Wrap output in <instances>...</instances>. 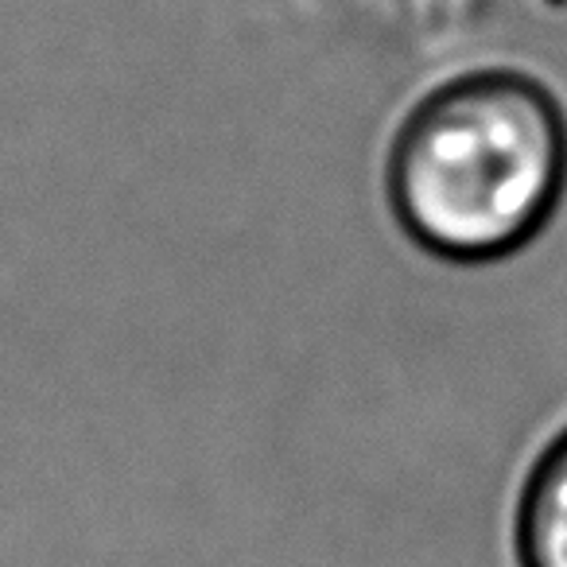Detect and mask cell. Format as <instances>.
I'll use <instances>...</instances> for the list:
<instances>
[{"label":"cell","instance_id":"7a4b0ae2","mask_svg":"<svg viewBox=\"0 0 567 567\" xmlns=\"http://www.w3.org/2000/svg\"><path fill=\"white\" fill-rule=\"evenodd\" d=\"M520 567H567V424L536 451L513 505Z\"/></svg>","mask_w":567,"mask_h":567},{"label":"cell","instance_id":"6da1fadb","mask_svg":"<svg viewBox=\"0 0 567 567\" xmlns=\"http://www.w3.org/2000/svg\"><path fill=\"white\" fill-rule=\"evenodd\" d=\"M567 198V110L517 66L443 79L404 110L385 203L420 252L482 268L525 252Z\"/></svg>","mask_w":567,"mask_h":567}]
</instances>
